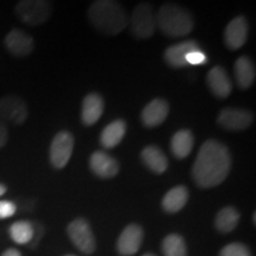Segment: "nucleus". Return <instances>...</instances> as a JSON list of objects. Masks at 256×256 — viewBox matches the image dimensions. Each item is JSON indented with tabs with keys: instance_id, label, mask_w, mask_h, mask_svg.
<instances>
[{
	"instance_id": "obj_1",
	"label": "nucleus",
	"mask_w": 256,
	"mask_h": 256,
	"mask_svg": "<svg viewBox=\"0 0 256 256\" xmlns=\"http://www.w3.org/2000/svg\"><path fill=\"white\" fill-rule=\"evenodd\" d=\"M232 168V156L228 147L209 139L200 146L192 166V179L198 188H210L222 184Z\"/></svg>"
},
{
	"instance_id": "obj_2",
	"label": "nucleus",
	"mask_w": 256,
	"mask_h": 256,
	"mask_svg": "<svg viewBox=\"0 0 256 256\" xmlns=\"http://www.w3.org/2000/svg\"><path fill=\"white\" fill-rule=\"evenodd\" d=\"M92 26L107 36H115L127 26V16L122 6L113 0H96L88 10Z\"/></svg>"
},
{
	"instance_id": "obj_3",
	"label": "nucleus",
	"mask_w": 256,
	"mask_h": 256,
	"mask_svg": "<svg viewBox=\"0 0 256 256\" xmlns=\"http://www.w3.org/2000/svg\"><path fill=\"white\" fill-rule=\"evenodd\" d=\"M156 26L166 36L184 37L194 30V17L186 8L177 4H164L156 14Z\"/></svg>"
},
{
	"instance_id": "obj_4",
	"label": "nucleus",
	"mask_w": 256,
	"mask_h": 256,
	"mask_svg": "<svg viewBox=\"0 0 256 256\" xmlns=\"http://www.w3.org/2000/svg\"><path fill=\"white\" fill-rule=\"evenodd\" d=\"M52 12V6L46 0H23L16 5V14L22 22L28 25L46 23Z\"/></svg>"
},
{
	"instance_id": "obj_5",
	"label": "nucleus",
	"mask_w": 256,
	"mask_h": 256,
	"mask_svg": "<svg viewBox=\"0 0 256 256\" xmlns=\"http://www.w3.org/2000/svg\"><path fill=\"white\" fill-rule=\"evenodd\" d=\"M130 32L136 38L147 40L154 34L156 23V14L151 4L142 2L134 8L130 17Z\"/></svg>"
},
{
	"instance_id": "obj_6",
	"label": "nucleus",
	"mask_w": 256,
	"mask_h": 256,
	"mask_svg": "<svg viewBox=\"0 0 256 256\" xmlns=\"http://www.w3.org/2000/svg\"><path fill=\"white\" fill-rule=\"evenodd\" d=\"M68 235L74 246L83 254H92L95 252L96 240L88 220L76 218L69 223Z\"/></svg>"
},
{
	"instance_id": "obj_7",
	"label": "nucleus",
	"mask_w": 256,
	"mask_h": 256,
	"mask_svg": "<svg viewBox=\"0 0 256 256\" xmlns=\"http://www.w3.org/2000/svg\"><path fill=\"white\" fill-rule=\"evenodd\" d=\"M74 151V136L66 130H60L55 136L50 145V162L54 168L62 170L72 158Z\"/></svg>"
},
{
	"instance_id": "obj_8",
	"label": "nucleus",
	"mask_w": 256,
	"mask_h": 256,
	"mask_svg": "<svg viewBox=\"0 0 256 256\" xmlns=\"http://www.w3.org/2000/svg\"><path fill=\"white\" fill-rule=\"evenodd\" d=\"M26 104L20 98L8 95L0 98V120L2 122L22 124L28 119Z\"/></svg>"
},
{
	"instance_id": "obj_9",
	"label": "nucleus",
	"mask_w": 256,
	"mask_h": 256,
	"mask_svg": "<svg viewBox=\"0 0 256 256\" xmlns=\"http://www.w3.org/2000/svg\"><path fill=\"white\" fill-rule=\"evenodd\" d=\"M254 121V115L247 110L224 108L217 116V124L226 130H244Z\"/></svg>"
},
{
	"instance_id": "obj_10",
	"label": "nucleus",
	"mask_w": 256,
	"mask_h": 256,
	"mask_svg": "<svg viewBox=\"0 0 256 256\" xmlns=\"http://www.w3.org/2000/svg\"><path fill=\"white\" fill-rule=\"evenodd\" d=\"M144 240V230L138 224H128L118 238V252L122 256H132L136 254Z\"/></svg>"
},
{
	"instance_id": "obj_11",
	"label": "nucleus",
	"mask_w": 256,
	"mask_h": 256,
	"mask_svg": "<svg viewBox=\"0 0 256 256\" xmlns=\"http://www.w3.org/2000/svg\"><path fill=\"white\" fill-rule=\"evenodd\" d=\"M248 22L243 16H238L226 25L224 30V43L230 50H238L246 44L248 38Z\"/></svg>"
},
{
	"instance_id": "obj_12",
	"label": "nucleus",
	"mask_w": 256,
	"mask_h": 256,
	"mask_svg": "<svg viewBox=\"0 0 256 256\" xmlns=\"http://www.w3.org/2000/svg\"><path fill=\"white\" fill-rule=\"evenodd\" d=\"M5 46L11 55L16 57H25L30 55L34 48V42L30 34L19 28H14L6 34Z\"/></svg>"
},
{
	"instance_id": "obj_13",
	"label": "nucleus",
	"mask_w": 256,
	"mask_h": 256,
	"mask_svg": "<svg viewBox=\"0 0 256 256\" xmlns=\"http://www.w3.org/2000/svg\"><path fill=\"white\" fill-rule=\"evenodd\" d=\"M89 166L98 178L110 179L119 174V162L106 152L96 151L89 158Z\"/></svg>"
},
{
	"instance_id": "obj_14",
	"label": "nucleus",
	"mask_w": 256,
	"mask_h": 256,
	"mask_svg": "<svg viewBox=\"0 0 256 256\" xmlns=\"http://www.w3.org/2000/svg\"><path fill=\"white\" fill-rule=\"evenodd\" d=\"M200 49L196 40H185L168 46L164 52V60L172 68H184L188 66L186 56L191 51Z\"/></svg>"
},
{
	"instance_id": "obj_15",
	"label": "nucleus",
	"mask_w": 256,
	"mask_h": 256,
	"mask_svg": "<svg viewBox=\"0 0 256 256\" xmlns=\"http://www.w3.org/2000/svg\"><path fill=\"white\" fill-rule=\"evenodd\" d=\"M168 104L162 98H154L145 106L142 113V121L147 128H154L162 124L168 118Z\"/></svg>"
},
{
	"instance_id": "obj_16",
	"label": "nucleus",
	"mask_w": 256,
	"mask_h": 256,
	"mask_svg": "<svg viewBox=\"0 0 256 256\" xmlns=\"http://www.w3.org/2000/svg\"><path fill=\"white\" fill-rule=\"evenodd\" d=\"M206 83L209 86L211 92L220 98H228L232 92V81H230L228 74L222 66H217L208 72Z\"/></svg>"
},
{
	"instance_id": "obj_17",
	"label": "nucleus",
	"mask_w": 256,
	"mask_h": 256,
	"mask_svg": "<svg viewBox=\"0 0 256 256\" xmlns=\"http://www.w3.org/2000/svg\"><path fill=\"white\" fill-rule=\"evenodd\" d=\"M104 110V98L96 92H90L82 102L81 120L84 126H92L102 116Z\"/></svg>"
},
{
	"instance_id": "obj_18",
	"label": "nucleus",
	"mask_w": 256,
	"mask_h": 256,
	"mask_svg": "<svg viewBox=\"0 0 256 256\" xmlns=\"http://www.w3.org/2000/svg\"><path fill=\"white\" fill-rule=\"evenodd\" d=\"M140 156H142V160L145 166H147L156 174H164L168 168V160L166 158L165 153L158 146H146L142 151Z\"/></svg>"
},
{
	"instance_id": "obj_19",
	"label": "nucleus",
	"mask_w": 256,
	"mask_h": 256,
	"mask_svg": "<svg viewBox=\"0 0 256 256\" xmlns=\"http://www.w3.org/2000/svg\"><path fill=\"white\" fill-rule=\"evenodd\" d=\"M235 78L236 83L241 89H248L252 87L255 81V66L248 56L238 57L235 62Z\"/></svg>"
},
{
	"instance_id": "obj_20",
	"label": "nucleus",
	"mask_w": 256,
	"mask_h": 256,
	"mask_svg": "<svg viewBox=\"0 0 256 256\" xmlns=\"http://www.w3.org/2000/svg\"><path fill=\"white\" fill-rule=\"evenodd\" d=\"M126 122L124 120L118 119L107 124L102 130L100 136V142L104 148H114L122 142L126 134Z\"/></svg>"
},
{
	"instance_id": "obj_21",
	"label": "nucleus",
	"mask_w": 256,
	"mask_h": 256,
	"mask_svg": "<svg viewBox=\"0 0 256 256\" xmlns=\"http://www.w3.org/2000/svg\"><path fill=\"white\" fill-rule=\"evenodd\" d=\"M188 190L183 185L172 188L162 198V206L166 212L176 214L180 211L188 203Z\"/></svg>"
},
{
	"instance_id": "obj_22",
	"label": "nucleus",
	"mask_w": 256,
	"mask_h": 256,
	"mask_svg": "<svg viewBox=\"0 0 256 256\" xmlns=\"http://www.w3.org/2000/svg\"><path fill=\"white\" fill-rule=\"evenodd\" d=\"M194 134L188 130H180L174 134L171 139V152L176 158L184 159L194 148Z\"/></svg>"
},
{
	"instance_id": "obj_23",
	"label": "nucleus",
	"mask_w": 256,
	"mask_h": 256,
	"mask_svg": "<svg viewBox=\"0 0 256 256\" xmlns=\"http://www.w3.org/2000/svg\"><path fill=\"white\" fill-rule=\"evenodd\" d=\"M240 222V212L234 206H226L217 214L215 226L220 232L228 234L238 226Z\"/></svg>"
},
{
	"instance_id": "obj_24",
	"label": "nucleus",
	"mask_w": 256,
	"mask_h": 256,
	"mask_svg": "<svg viewBox=\"0 0 256 256\" xmlns=\"http://www.w3.org/2000/svg\"><path fill=\"white\" fill-rule=\"evenodd\" d=\"M8 232L17 244H28L34 238V226L28 220H18L10 226Z\"/></svg>"
},
{
	"instance_id": "obj_25",
	"label": "nucleus",
	"mask_w": 256,
	"mask_h": 256,
	"mask_svg": "<svg viewBox=\"0 0 256 256\" xmlns=\"http://www.w3.org/2000/svg\"><path fill=\"white\" fill-rule=\"evenodd\" d=\"M162 250L164 256H188L186 243L178 234H170L162 240Z\"/></svg>"
},
{
	"instance_id": "obj_26",
	"label": "nucleus",
	"mask_w": 256,
	"mask_h": 256,
	"mask_svg": "<svg viewBox=\"0 0 256 256\" xmlns=\"http://www.w3.org/2000/svg\"><path fill=\"white\" fill-rule=\"evenodd\" d=\"M220 256H252V254L247 246L240 242H232L222 248Z\"/></svg>"
},
{
	"instance_id": "obj_27",
	"label": "nucleus",
	"mask_w": 256,
	"mask_h": 256,
	"mask_svg": "<svg viewBox=\"0 0 256 256\" xmlns=\"http://www.w3.org/2000/svg\"><path fill=\"white\" fill-rule=\"evenodd\" d=\"M17 211V206L14 202L0 200V220H5L12 217Z\"/></svg>"
},
{
	"instance_id": "obj_28",
	"label": "nucleus",
	"mask_w": 256,
	"mask_h": 256,
	"mask_svg": "<svg viewBox=\"0 0 256 256\" xmlns=\"http://www.w3.org/2000/svg\"><path fill=\"white\" fill-rule=\"evenodd\" d=\"M188 66H200V64L206 63V56L200 49L191 51L186 56Z\"/></svg>"
},
{
	"instance_id": "obj_29",
	"label": "nucleus",
	"mask_w": 256,
	"mask_h": 256,
	"mask_svg": "<svg viewBox=\"0 0 256 256\" xmlns=\"http://www.w3.org/2000/svg\"><path fill=\"white\" fill-rule=\"evenodd\" d=\"M8 140V130L5 122L0 120V148H2Z\"/></svg>"
},
{
	"instance_id": "obj_30",
	"label": "nucleus",
	"mask_w": 256,
	"mask_h": 256,
	"mask_svg": "<svg viewBox=\"0 0 256 256\" xmlns=\"http://www.w3.org/2000/svg\"><path fill=\"white\" fill-rule=\"evenodd\" d=\"M2 256H22L20 252L17 250V249H8V250H5L4 252H2Z\"/></svg>"
},
{
	"instance_id": "obj_31",
	"label": "nucleus",
	"mask_w": 256,
	"mask_h": 256,
	"mask_svg": "<svg viewBox=\"0 0 256 256\" xmlns=\"http://www.w3.org/2000/svg\"><path fill=\"white\" fill-rule=\"evenodd\" d=\"M6 191H8V188H6L4 184L0 183V197H2V194H5Z\"/></svg>"
},
{
	"instance_id": "obj_32",
	"label": "nucleus",
	"mask_w": 256,
	"mask_h": 256,
	"mask_svg": "<svg viewBox=\"0 0 256 256\" xmlns=\"http://www.w3.org/2000/svg\"><path fill=\"white\" fill-rule=\"evenodd\" d=\"M142 256H156L154 254H151V252H147V254H144Z\"/></svg>"
},
{
	"instance_id": "obj_33",
	"label": "nucleus",
	"mask_w": 256,
	"mask_h": 256,
	"mask_svg": "<svg viewBox=\"0 0 256 256\" xmlns=\"http://www.w3.org/2000/svg\"><path fill=\"white\" fill-rule=\"evenodd\" d=\"M66 256H75V255H66Z\"/></svg>"
}]
</instances>
